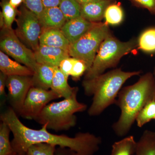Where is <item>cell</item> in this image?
<instances>
[{"label": "cell", "instance_id": "20", "mask_svg": "<svg viewBox=\"0 0 155 155\" xmlns=\"http://www.w3.org/2000/svg\"><path fill=\"white\" fill-rule=\"evenodd\" d=\"M137 142L133 136H129L112 145L110 155H134Z\"/></svg>", "mask_w": 155, "mask_h": 155}, {"label": "cell", "instance_id": "33", "mask_svg": "<svg viewBox=\"0 0 155 155\" xmlns=\"http://www.w3.org/2000/svg\"><path fill=\"white\" fill-rule=\"evenodd\" d=\"M55 155H76L72 150L68 148L57 147Z\"/></svg>", "mask_w": 155, "mask_h": 155}, {"label": "cell", "instance_id": "40", "mask_svg": "<svg viewBox=\"0 0 155 155\" xmlns=\"http://www.w3.org/2000/svg\"><path fill=\"white\" fill-rule=\"evenodd\" d=\"M155 120V119H154Z\"/></svg>", "mask_w": 155, "mask_h": 155}, {"label": "cell", "instance_id": "7", "mask_svg": "<svg viewBox=\"0 0 155 155\" xmlns=\"http://www.w3.org/2000/svg\"><path fill=\"white\" fill-rule=\"evenodd\" d=\"M0 48L3 52L34 72L37 64L34 52L21 41L12 28H2Z\"/></svg>", "mask_w": 155, "mask_h": 155}, {"label": "cell", "instance_id": "14", "mask_svg": "<svg viewBox=\"0 0 155 155\" xmlns=\"http://www.w3.org/2000/svg\"><path fill=\"white\" fill-rule=\"evenodd\" d=\"M110 4V0H100L81 5V16L87 21L99 22L104 18L105 11Z\"/></svg>", "mask_w": 155, "mask_h": 155}, {"label": "cell", "instance_id": "16", "mask_svg": "<svg viewBox=\"0 0 155 155\" xmlns=\"http://www.w3.org/2000/svg\"><path fill=\"white\" fill-rule=\"evenodd\" d=\"M0 70L7 76H32L34 74L30 68L12 60L2 51H0Z\"/></svg>", "mask_w": 155, "mask_h": 155}, {"label": "cell", "instance_id": "3", "mask_svg": "<svg viewBox=\"0 0 155 155\" xmlns=\"http://www.w3.org/2000/svg\"><path fill=\"white\" fill-rule=\"evenodd\" d=\"M140 71L124 72L114 69L90 80H84V94L93 96L87 113L89 116L100 115L106 108L116 102V97L123 84L130 78L139 75Z\"/></svg>", "mask_w": 155, "mask_h": 155}, {"label": "cell", "instance_id": "22", "mask_svg": "<svg viewBox=\"0 0 155 155\" xmlns=\"http://www.w3.org/2000/svg\"><path fill=\"white\" fill-rule=\"evenodd\" d=\"M59 8L67 21L81 16V5L77 0H61Z\"/></svg>", "mask_w": 155, "mask_h": 155}, {"label": "cell", "instance_id": "18", "mask_svg": "<svg viewBox=\"0 0 155 155\" xmlns=\"http://www.w3.org/2000/svg\"><path fill=\"white\" fill-rule=\"evenodd\" d=\"M68 79L59 67H56L51 89L64 99L68 98L78 93V87L70 86Z\"/></svg>", "mask_w": 155, "mask_h": 155}, {"label": "cell", "instance_id": "19", "mask_svg": "<svg viewBox=\"0 0 155 155\" xmlns=\"http://www.w3.org/2000/svg\"><path fill=\"white\" fill-rule=\"evenodd\" d=\"M134 155H155V132L145 130L137 141Z\"/></svg>", "mask_w": 155, "mask_h": 155}, {"label": "cell", "instance_id": "25", "mask_svg": "<svg viewBox=\"0 0 155 155\" xmlns=\"http://www.w3.org/2000/svg\"><path fill=\"white\" fill-rule=\"evenodd\" d=\"M155 117V100L147 103L140 111L135 121L139 127H141Z\"/></svg>", "mask_w": 155, "mask_h": 155}, {"label": "cell", "instance_id": "17", "mask_svg": "<svg viewBox=\"0 0 155 155\" xmlns=\"http://www.w3.org/2000/svg\"><path fill=\"white\" fill-rule=\"evenodd\" d=\"M55 67L37 63L32 76L33 87L51 89Z\"/></svg>", "mask_w": 155, "mask_h": 155}, {"label": "cell", "instance_id": "31", "mask_svg": "<svg viewBox=\"0 0 155 155\" xmlns=\"http://www.w3.org/2000/svg\"><path fill=\"white\" fill-rule=\"evenodd\" d=\"M8 76L0 72V97H1V107H2L7 101L8 95L6 93L5 88L7 79Z\"/></svg>", "mask_w": 155, "mask_h": 155}, {"label": "cell", "instance_id": "38", "mask_svg": "<svg viewBox=\"0 0 155 155\" xmlns=\"http://www.w3.org/2000/svg\"><path fill=\"white\" fill-rule=\"evenodd\" d=\"M17 155H26L25 153L17 154Z\"/></svg>", "mask_w": 155, "mask_h": 155}, {"label": "cell", "instance_id": "8", "mask_svg": "<svg viewBox=\"0 0 155 155\" xmlns=\"http://www.w3.org/2000/svg\"><path fill=\"white\" fill-rule=\"evenodd\" d=\"M16 22L15 33L17 36L27 47L35 51L39 46L42 32L38 17L25 6L20 9Z\"/></svg>", "mask_w": 155, "mask_h": 155}, {"label": "cell", "instance_id": "36", "mask_svg": "<svg viewBox=\"0 0 155 155\" xmlns=\"http://www.w3.org/2000/svg\"><path fill=\"white\" fill-rule=\"evenodd\" d=\"M77 1H78V2L80 3V5H81V4L96 2V1H100V0H77Z\"/></svg>", "mask_w": 155, "mask_h": 155}, {"label": "cell", "instance_id": "2", "mask_svg": "<svg viewBox=\"0 0 155 155\" xmlns=\"http://www.w3.org/2000/svg\"><path fill=\"white\" fill-rule=\"evenodd\" d=\"M153 100H155V80L151 72L142 76L133 85L122 89L115 103L121 110V115L112 126L116 135L127 134L140 111Z\"/></svg>", "mask_w": 155, "mask_h": 155}, {"label": "cell", "instance_id": "10", "mask_svg": "<svg viewBox=\"0 0 155 155\" xmlns=\"http://www.w3.org/2000/svg\"><path fill=\"white\" fill-rule=\"evenodd\" d=\"M32 87V76H8L6 84L7 101L18 116H20L26 97Z\"/></svg>", "mask_w": 155, "mask_h": 155}, {"label": "cell", "instance_id": "5", "mask_svg": "<svg viewBox=\"0 0 155 155\" xmlns=\"http://www.w3.org/2000/svg\"><path fill=\"white\" fill-rule=\"evenodd\" d=\"M134 39L127 42L120 41L111 35L103 41L90 69L85 73L84 80H90L99 76L108 69L115 67L123 56L136 47Z\"/></svg>", "mask_w": 155, "mask_h": 155}, {"label": "cell", "instance_id": "23", "mask_svg": "<svg viewBox=\"0 0 155 155\" xmlns=\"http://www.w3.org/2000/svg\"><path fill=\"white\" fill-rule=\"evenodd\" d=\"M139 48L147 52H155V28H151L141 34L137 43Z\"/></svg>", "mask_w": 155, "mask_h": 155}, {"label": "cell", "instance_id": "30", "mask_svg": "<svg viewBox=\"0 0 155 155\" xmlns=\"http://www.w3.org/2000/svg\"><path fill=\"white\" fill-rule=\"evenodd\" d=\"M75 58L69 57L63 60L59 66V68L66 77L68 78L72 71Z\"/></svg>", "mask_w": 155, "mask_h": 155}, {"label": "cell", "instance_id": "21", "mask_svg": "<svg viewBox=\"0 0 155 155\" xmlns=\"http://www.w3.org/2000/svg\"><path fill=\"white\" fill-rule=\"evenodd\" d=\"M11 128L5 122L0 123V155H17L10 141Z\"/></svg>", "mask_w": 155, "mask_h": 155}, {"label": "cell", "instance_id": "1", "mask_svg": "<svg viewBox=\"0 0 155 155\" xmlns=\"http://www.w3.org/2000/svg\"><path fill=\"white\" fill-rule=\"evenodd\" d=\"M0 119L11 128L14 136L11 144L17 154L25 153L31 145L46 143L68 148L76 155H94L102 143L101 137L89 132H79L74 137H70L51 133L45 125L40 129H32L21 122L19 116L10 107L1 113Z\"/></svg>", "mask_w": 155, "mask_h": 155}, {"label": "cell", "instance_id": "29", "mask_svg": "<svg viewBox=\"0 0 155 155\" xmlns=\"http://www.w3.org/2000/svg\"><path fill=\"white\" fill-rule=\"evenodd\" d=\"M24 3L26 8L34 13L38 18L44 10L42 0H24Z\"/></svg>", "mask_w": 155, "mask_h": 155}, {"label": "cell", "instance_id": "15", "mask_svg": "<svg viewBox=\"0 0 155 155\" xmlns=\"http://www.w3.org/2000/svg\"><path fill=\"white\" fill-rule=\"evenodd\" d=\"M38 19L42 30L49 28L61 29L67 21L59 7L45 8Z\"/></svg>", "mask_w": 155, "mask_h": 155}, {"label": "cell", "instance_id": "11", "mask_svg": "<svg viewBox=\"0 0 155 155\" xmlns=\"http://www.w3.org/2000/svg\"><path fill=\"white\" fill-rule=\"evenodd\" d=\"M34 53L38 64L54 67H59L61 61L70 57L67 51L41 45Z\"/></svg>", "mask_w": 155, "mask_h": 155}, {"label": "cell", "instance_id": "32", "mask_svg": "<svg viewBox=\"0 0 155 155\" xmlns=\"http://www.w3.org/2000/svg\"><path fill=\"white\" fill-rule=\"evenodd\" d=\"M137 5L147 9L155 15V0H132Z\"/></svg>", "mask_w": 155, "mask_h": 155}, {"label": "cell", "instance_id": "26", "mask_svg": "<svg viewBox=\"0 0 155 155\" xmlns=\"http://www.w3.org/2000/svg\"><path fill=\"white\" fill-rule=\"evenodd\" d=\"M1 6L2 12H1V14L4 20V27L12 28V24L16 19L17 16L16 8L11 5L8 0H3L1 3Z\"/></svg>", "mask_w": 155, "mask_h": 155}, {"label": "cell", "instance_id": "13", "mask_svg": "<svg viewBox=\"0 0 155 155\" xmlns=\"http://www.w3.org/2000/svg\"><path fill=\"white\" fill-rule=\"evenodd\" d=\"M39 45L59 48L69 52L71 44L61 29L49 28L42 30Z\"/></svg>", "mask_w": 155, "mask_h": 155}, {"label": "cell", "instance_id": "6", "mask_svg": "<svg viewBox=\"0 0 155 155\" xmlns=\"http://www.w3.org/2000/svg\"><path fill=\"white\" fill-rule=\"evenodd\" d=\"M110 35L107 25L106 23L97 22L77 41L70 45L69 56L83 61L86 64L88 71L93 63L101 45Z\"/></svg>", "mask_w": 155, "mask_h": 155}, {"label": "cell", "instance_id": "12", "mask_svg": "<svg viewBox=\"0 0 155 155\" xmlns=\"http://www.w3.org/2000/svg\"><path fill=\"white\" fill-rule=\"evenodd\" d=\"M96 23L87 21L80 16L67 21L61 30L72 45L93 28Z\"/></svg>", "mask_w": 155, "mask_h": 155}, {"label": "cell", "instance_id": "4", "mask_svg": "<svg viewBox=\"0 0 155 155\" xmlns=\"http://www.w3.org/2000/svg\"><path fill=\"white\" fill-rule=\"evenodd\" d=\"M77 94L60 101L49 103L35 121L42 125H46L48 130L56 132L66 131L75 127L77 123L75 114L87 108L85 104L78 101Z\"/></svg>", "mask_w": 155, "mask_h": 155}, {"label": "cell", "instance_id": "27", "mask_svg": "<svg viewBox=\"0 0 155 155\" xmlns=\"http://www.w3.org/2000/svg\"><path fill=\"white\" fill-rule=\"evenodd\" d=\"M57 146L46 143L31 145L25 152L26 155H55Z\"/></svg>", "mask_w": 155, "mask_h": 155}, {"label": "cell", "instance_id": "35", "mask_svg": "<svg viewBox=\"0 0 155 155\" xmlns=\"http://www.w3.org/2000/svg\"><path fill=\"white\" fill-rule=\"evenodd\" d=\"M9 2L11 5L16 8L20 5L22 2H24V0H9Z\"/></svg>", "mask_w": 155, "mask_h": 155}, {"label": "cell", "instance_id": "39", "mask_svg": "<svg viewBox=\"0 0 155 155\" xmlns=\"http://www.w3.org/2000/svg\"><path fill=\"white\" fill-rule=\"evenodd\" d=\"M110 1H112V0H110Z\"/></svg>", "mask_w": 155, "mask_h": 155}, {"label": "cell", "instance_id": "34", "mask_svg": "<svg viewBox=\"0 0 155 155\" xmlns=\"http://www.w3.org/2000/svg\"><path fill=\"white\" fill-rule=\"evenodd\" d=\"M61 0H42L45 8L59 7Z\"/></svg>", "mask_w": 155, "mask_h": 155}, {"label": "cell", "instance_id": "9", "mask_svg": "<svg viewBox=\"0 0 155 155\" xmlns=\"http://www.w3.org/2000/svg\"><path fill=\"white\" fill-rule=\"evenodd\" d=\"M61 98L52 90L32 87L28 92L20 116L24 119L35 120L51 101Z\"/></svg>", "mask_w": 155, "mask_h": 155}, {"label": "cell", "instance_id": "37", "mask_svg": "<svg viewBox=\"0 0 155 155\" xmlns=\"http://www.w3.org/2000/svg\"><path fill=\"white\" fill-rule=\"evenodd\" d=\"M153 75L154 77L155 80V68L154 69V72L153 73Z\"/></svg>", "mask_w": 155, "mask_h": 155}, {"label": "cell", "instance_id": "24", "mask_svg": "<svg viewBox=\"0 0 155 155\" xmlns=\"http://www.w3.org/2000/svg\"><path fill=\"white\" fill-rule=\"evenodd\" d=\"M124 13L121 6L118 4H110L105 11L104 18L106 24L116 25L120 24L123 20Z\"/></svg>", "mask_w": 155, "mask_h": 155}, {"label": "cell", "instance_id": "28", "mask_svg": "<svg viewBox=\"0 0 155 155\" xmlns=\"http://www.w3.org/2000/svg\"><path fill=\"white\" fill-rule=\"evenodd\" d=\"M87 70V67L83 61L75 58L70 76L73 80H78L84 73H86Z\"/></svg>", "mask_w": 155, "mask_h": 155}]
</instances>
